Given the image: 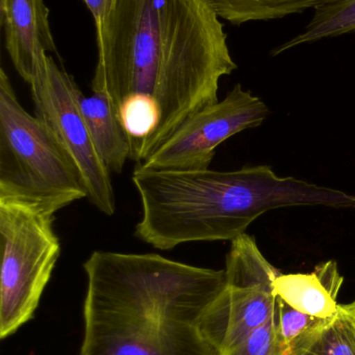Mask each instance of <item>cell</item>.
I'll return each mask as SVG.
<instances>
[{
	"mask_svg": "<svg viewBox=\"0 0 355 355\" xmlns=\"http://www.w3.org/2000/svg\"><path fill=\"white\" fill-rule=\"evenodd\" d=\"M96 45L93 93L117 112L131 94L160 104V124L133 154L137 164L217 103L220 79L238 69L212 0H117Z\"/></svg>",
	"mask_w": 355,
	"mask_h": 355,
	"instance_id": "6da1fadb",
	"label": "cell"
},
{
	"mask_svg": "<svg viewBox=\"0 0 355 355\" xmlns=\"http://www.w3.org/2000/svg\"><path fill=\"white\" fill-rule=\"evenodd\" d=\"M83 270L81 355H220L199 323L224 290L225 269L96 250Z\"/></svg>",
	"mask_w": 355,
	"mask_h": 355,
	"instance_id": "7a4b0ae2",
	"label": "cell"
},
{
	"mask_svg": "<svg viewBox=\"0 0 355 355\" xmlns=\"http://www.w3.org/2000/svg\"><path fill=\"white\" fill-rule=\"evenodd\" d=\"M133 182L142 205L135 236L160 250L190 242L233 241L274 209L355 207L354 194L279 177L269 166L219 172L151 170L138 164Z\"/></svg>",
	"mask_w": 355,
	"mask_h": 355,
	"instance_id": "3957f363",
	"label": "cell"
},
{
	"mask_svg": "<svg viewBox=\"0 0 355 355\" xmlns=\"http://www.w3.org/2000/svg\"><path fill=\"white\" fill-rule=\"evenodd\" d=\"M88 198L72 158L43 121L21 105L0 70V200H14L54 216Z\"/></svg>",
	"mask_w": 355,
	"mask_h": 355,
	"instance_id": "277c9868",
	"label": "cell"
},
{
	"mask_svg": "<svg viewBox=\"0 0 355 355\" xmlns=\"http://www.w3.org/2000/svg\"><path fill=\"white\" fill-rule=\"evenodd\" d=\"M54 216L0 200V338L33 318L60 254Z\"/></svg>",
	"mask_w": 355,
	"mask_h": 355,
	"instance_id": "5b68a950",
	"label": "cell"
},
{
	"mask_svg": "<svg viewBox=\"0 0 355 355\" xmlns=\"http://www.w3.org/2000/svg\"><path fill=\"white\" fill-rule=\"evenodd\" d=\"M225 272L224 290L199 323L202 335L220 355L235 350L273 316L276 306L273 283L281 273L246 233L231 241Z\"/></svg>",
	"mask_w": 355,
	"mask_h": 355,
	"instance_id": "8992f818",
	"label": "cell"
},
{
	"mask_svg": "<svg viewBox=\"0 0 355 355\" xmlns=\"http://www.w3.org/2000/svg\"><path fill=\"white\" fill-rule=\"evenodd\" d=\"M29 85L35 116L76 164L88 200L104 214H114L116 198L110 172L100 158L81 114L79 99L83 93L76 81L48 55Z\"/></svg>",
	"mask_w": 355,
	"mask_h": 355,
	"instance_id": "52a82bcc",
	"label": "cell"
},
{
	"mask_svg": "<svg viewBox=\"0 0 355 355\" xmlns=\"http://www.w3.org/2000/svg\"><path fill=\"white\" fill-rule=\"evenodd\" d=\"M269 112L261 98L238 83L222 101L192 116L160 149L138 164L151 170H208L223 141L261 126Z\"/></svg>",
	"mask_w": 355,
	"mask_h": 355,
	"instance_id": "ba28073f",
	"label": "cell"
},
{
	"mask_svg": "<svg viewBox=\"0 0 355 355\" xmlns=\"http://www.w3.org/2000/svg\"><path fill=\"white\" fill-rule=\"evenodd\" d=\"M0 24L13 66L29 85L48 52L56 51L49 10L44 0H0Z\"/></svg>",
	"mask_w": 355,
	"mask_h": 355,
	"instance_id": "9c48e42d",
	"label": "cell"
},
{
	"mask_svg": "<svg viewBox=\"0 0 355 355\" xmlns=\"http://www.w3.org/2000/svg\"><path fill=\"white\" fill-rule=\"evenodd\" d=\"M344 283L336 261L320 263L311 273H281L273 283L275 297L315 318H329L337 312Z\"/></svg>",
	"mask_w": 355,
	"mask_h": 355,
	"instance_id": "30bf717a",
	"label": "cell"
},
{
	"mask_svg": "<svg viewBox=\"0 0 355 355\" xmlns=\"http://www.w3.org/2000/svg\"><path fill=\"white\" fill-rule=\"evenodd\" d=\"M79 106L102 162L110 172L120 174L131 159V141L116 108L101 93L83 94Z\"/></svg>",
	"mask_w": 355,
	"mask_h": 355,
	"instance_id": "8fae6325",
	"label": "cell"
},
{
	"mask_svg": "<svg viewBox=\"0 0 355 355\" xmlns=\"http://www.w3.org/2000/svg\"><path fill=\"white\" fill-rule=\"evenodd\" d=\"M290 355H355V300L316 322L294 341Z\"/></svg>",
	"mask_w": 355,
	"mask_h": 355,
	"instance_id": "7c38bea8",
	"label": "cell"
},
{
	"mask_svg": "<svg viewBox=\"0 0 355 355\" xmlns=\"http://www.w3.org/2000/svg\"><path fill=\"white\" fill-rule=\"evenodd\" d=\"M355 33V0H331L315 8L304 31L281 45L273 48L271 58L304 44Z\"/></svg>",
	"mask_w": 355,
	"mask_h": 355,
	"instance_id": "4fadbf2b",
	"label": "cell"
},
{
	"mask_svg": "<svg viewBox=\"0 0 355 355\" xmlns=\"http://www.w3.org/2000/svg\"><path fill=\"white\" fill-rule=\"evenodd\" d=\"M329 1L331 0H212L220 18L237 26L304 14Z\"/></svg>",
	"mask_w": 355,
	"mask_h": 355,
	"instance_id": "5bb4252c",
	"label": "cell"
},
{
	"mask_svg": "<svg viewBox=\"0 0 355 355\" xmlns=\"http://www.w3.org/2000/svg\"><path fill=\"white\" fill-rule=\"evenodd\" d=\"M119 118L131 141V156L160 124V106L154 96L131 94L121 102Z\"/></svg>",
	"mask_w": 355,
	"mask_h": 355,
	"instance_id": "9a60e30c",
	"label": "cell"
},
{
	"mask_svg": "<svg viewBox=\"0 0 355 355\" xmlns=\"http://www.w3.org/2000/svg\"><path fill=\"white\" fill-rule=\"evenodd\" d=\"M226 355H290L277 331L275 316L254 329L235 350Z\"/></svg>",
	"mask_w": 355,
	"mask_h": 355,
	"instance_id": "2e32d148",
	"label": "cell"
},
{
	"mask_svg": "<svg viewBox=\"0 0 355 355\" xmlns=\"http://www.w3.org/2000/svg\"><path fill=\"white\" fill-rule=\"evenodd\" d=\"M274 316L279 337L289 348L290 352L294 341L308 331L318 319L295 310L279 297H276Z\"/></svg>",
	"mask_w": 355,
	"mask_h": 355,
	"instance_id": "e0dca14e",
	"label": "cell"
},
{
	"mask_svg": "<svg viewBox=\"0 0 355 355\" xmlns=\"http://www.w3.org/2000/svg\"><path fill=\"white\" fill-rule=\"evenodd\" d=\"M93 16L96 37H99L114 10L117 0H83Z\"/></svg>",
	"mask_w": 355,
	"mask_h": 355,
	"instance_id": "ac0fdd59",
	"label": "cell"
}]
</instances>
